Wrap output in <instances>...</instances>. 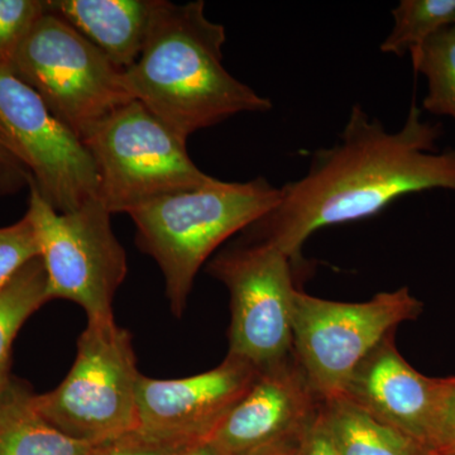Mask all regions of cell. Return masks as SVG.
<instances>
[{
  "label": "cell",
  "instance_id": "obj_1",
  "mask_svg": "<svg viewBox=\"0 0 455 455\" xmlns=\"http://www.w3.org/2000/svg\"><path fill=\"white\" fill-rule=\"evenodd\" d=\"M440 136L442 124L423 121L415 104L396 132L355 104L337 142L314 152L307 172L280 188L276 208L245 230L298 265L322 228L367 220L409 194L455 191V148L438 154Z\"/></svg>",
  "mask_w": 455,
  "mask_h": 455
},
{
  "label": "cell",
  "instance_id": "obj_2",
  "mask_svg": "<svg viewBox=\"0 0 455 455\" xmlns=\"http://www.w3.org/2000/svg\"><path fill=\"white\" fill-rule=\"evenodd\" d=\"M226 27L203 0H156L142 52L124 71L134 100L184 140L241 113L272 109L269 99L239 82L223 64Z\"/></svg>",
  "mask_w": 455,
  "mask_h": 455
},
{
  "label": "cell",
  "instance_id": "obj_3",
  "mask_svg": "<svg viewBox=\"0 0 455 455\" xmlns=\"http://www.w3.org/2000/svg\"><path fill=\"white\" fill-rule=\"evenodd\" d=\"M281 200L267 179L226 182L158 197L130 212L136 242L164 277L171 311L181 316L199 269L230 236L247 229Z\"/></svg>",
  "mask_w": 455,
  "mask_h": 455
},
{
  "label": "cell",
  "instance_id": "obj_4",
  "mask_svg": "<svg viewBox=\"0 0 455 455\" xmlns=\"http://www.w3.org/2000/svg\"><path fill=\"white\" fill-rule=\"evenodd\" d=\"M8 68L82 142L108 116L134 100L124 71L49 9L18 47Z\"/></svg>",
  "mask_w": 455,
  "mask_h": 455
},
{
  "label": "cell",
  "instance_id": "obj_5",
  "mask_svg": "<svg viewBox=\"0 0 455 455\" xmlns=\"http://www.w3.org/2000/svg\"><path fill=\"white\" fill-rule=\"evenodd\" d=\"M140 377L130 331L116 322H88L70 372L33 403L68 438L100 445L137 430Z\"/></svg>",
  "mask_w": 455,
  "mask_h": 455
},
{
  "label": "cell",
  "instance_id": "obj_6",
  "mask_svg": "<svg viewBox=\"0 0 455 455\" xmlns=\"http://www.w3.org/2000/svg\"><path fill=\"white\" fill-rule=\"evenodd\" d=\"M188 140L140 101L119 108L84 142L99 178V200L110 214L212 182L188 156Z\"/></svg>",
  "mask_w": 455,
  "mask_h": 455
},
{
  "label": "cell",
  "instance_id": "obj_7",
  "mask_svg": "<svg viewBox=\"0 0 455 455\" xmlns=\"http://www.w3.org/2000/svg\"><path fill=\"white\" fill-rule=\"evenodd\" d=\"M28 209L47 275L49 301H73L89 323L114 322V296L127 276V256L100 200L60 212L29 182Z\"/></svg>",
  "mask_w": 455,
  "mask_h": 455
},
{
  "label": "cell",
  "instance_id": "obj_8",
  "mask_svg": "<svg viewBox=\"0 0 455 455\" xmlns=\"http://www.w3.org/2000/svg\"><path fill=\"white\" fill-rule=\"evenodd\" d=\"M421 309L423 304L406 287L364 302L324 300L296 289L293 355L320 400L340 397L359 363Z\"/></svg>",
  "mask_w": 455,
  "mask_h": 455
},
{
  "label": "cell",
  "instance_id": "obj_9",
  "mask_svg": "<svg viewBox=\"0 0 455 455\" xmlns=\"http://www.w3.org/2000/svg\"><path fill=\"white\" fill-rule=\"evenodd\" d=\"M292 260L275 245L252 238L217 254L208 272L230 296L229 353L257 371L291 357Z\"/></svg>",
  "mask_w": 455,
  "mask_h": 455
},
{
  "label": "cell",
  "instance_id": "obj_10",
  "mask_svg": "<svg viewBox=\"0 0 455 455\" xmlns=\"http://www.w3.org/2000/svg\"><path fill=\"white\" fill-rule=\"evenodd\" d=\"M0 140L26 167L31 184L55 211L99 199L97 166L84 142L40 95L0 65Z\"/></svg>",
  "mask_w": 455,
  "mask_h": 455
},
{
  "label": "cell",
  "instance_id": "obj_11",
  "mask_svg": "<svg viewBox=\"0 0 455 455\" xmlns=\"http://www.w3.org/2000/svg\"><path fill=\"white\" fill-rule=\"evenodd\" d=\"M322 401L295 355L259 371L211 440L229 455H274L300 449Z\"/></svg>",
  "mask_w": 455,
  "mask_h": 455
},
{
  "label": "cell",
  "instance_id": "obj_12",
  "mask_svg": "<svg viewBox=\"0 0 455 455\" xmlns=\"http://www.w3.org/2000/svg\"><path fill=\"white\" fill-rule=\"evenodd\" d=\"M257 374L252 364L229 355L220 366L185 379L140 374L137 430L149 438L185 444L211 439Z\"/></svg>",
  "mask_w": 455,
  "mask_h": 455
},
{
  "label": "cell",
  "instance_id": "obj_13",
  "mask_svg": "<svg viewBox=\"0 0 455 455\" xmlns=\"http://www.w3.org/2000/svg\"><path fill=\"white\" fill-rule=\"evenodd\" d=\"M448 379H427L401 357L395 333L355 368L340 397L433 451Z\"/></svg>",
  "mask_w": 455,
  "mask_h": 455
},
{
  "label": "cell",
  "instance_id": "obj_14",
  "mask_svg": "<svg viewBox=\"0 0 455 455\" xmlns=\"http://www.w3.org/2000/svg\"><path fill=\"white\" fill-rule=\"evenodd\" d=\"M156 0H47L65 20L113 62L128 70L139 59Z\"/></svg>",
  "mask_w": 455,
  "mask_h": 455
},
{
  "label": "cell",
  "instance_id": "obj_15",
  "mask_svg": "<svg viewBox=\"0 0 455 455\" xmlns=\"http://www.w3.org/2000/svg\"><path fill=\"white\" fill-rule=\"evenodd\" d=\"M25 382L9 379L0 390V455H89L99 445L79 442L47 423Z\"/></svg>",
  "mask_w": 455,
  "mask_h": 455
},
{
  "label": "cell",
  "instance_id": "obj_16",
  "mask_svg": "<svg viewBox=\"0 0 455 455\" xmlns=\"http://www.w3.org/2000/svg\"><path fill=\"white\" fill-rule=\"evenodd\" d=\"M320 418L339 455H427L423 445L344 397L323 400Z\"/></svg>",
  "mask_w": 455,
  "mask_h": 455
},
{
  "label": "cell",
  "instance_id": "obj_17",
  "mask_svg": "<svg viewBox=\"0 0 455 455\" xmlns=\"http://www.w3.org/2000/svg\"><path fill=\"white\" fill-rule=\"evenodd\" d=\"M46 302L47 275L41 257L31 260L0 290V390L11 379L12 346L17 334Z\"/></svg>",
  "mask_w": 455,
  "mask_h": 455
},
{
  "label": "cell",
  "instance_id": "obj_18",
  "mask_svg": "<svg viewBox=\"0 0 455 455\" xmlns=\"http://www.w3.org/2000/svg\"><path fill=\"white\" fill-rule=\"evenodd\" d=\"M392 18L394 26L379 49L401 57L455 25V0H401L392 11Z\"/></svg>",
  "mask_w": 455,
  "mask_h": 455
},
{
  "label": "cell",
  "instance_id": "obj_19",
  "mask_svg": "<svg viewBox=\"0 0 455 455\" xmlns=\"http://www.w3.org/2000/svg\"><path fill=\"white\" fill-rule=\"evenodd\" d=\"M410 56L415 73L427 77L424 109L455 121V25L434 35Z\"/></svg>",
  "mask_w": 455,
  "mask_h": 455
},
{
  "label": "cell",
  "instance_id": "obj_20",
  "mask_svg": "<svg viewBox=\"0 0 455 455\" xmlns=\"http://www.w3.org/2000/svg\"><path fill=\"white\" fill-rule=\"evenodd\" d=\"M47 12V0H0V65L8 68L32 27Z\"/></svg>",
  "mask_w": 455,
  "mask_h": 455
},
{
  "label": "cell",
  "instance_id": "obj_21",
  "mask_svg": "<svg viewBox=\"0 0 455 455\" xmlns=\"http://www.w3.org/2000/svg\"><path fill=\"white\" fill-rule=\"evenodd\" d=\"M40 254L35 228L27 215L12 226L0 228V290Z\"/></svg>",
  "mask_w": 455,
  "mask_h": 455
},
{
  "label": "cell",
  "instance_id": "obj_22",
  "mask_svg": "<svg viewBox=\"0 0 455 455\" xmlns=\"http://www.w3.org/2000/svg\"><path fill=\"white\" fill-rule=\"evenodd\" d=\"M190 445L193 444L149 438L134 430L121 438L99 445L89 455H179Z\"/></svg>",
  "mask_w": 455,
  "mask_h": 455
},
{
  "label": "cell",
  "instance_id": "obj_23",
  "mask_svg": "<svg viewBox=\"0 0 455 455\" xmlns=\"http://www.w3.org/2000/svg\"><path fill=\"white\" fill-rule=\"evenodd\" d=\"M31 175L0 140V197L12 196L29 188Z\"/></svg>",
  "mask_w": 455,
  "mask_h": 455
},
{
  "label": "cell",
  "instance_id": "obj_24",
  "mask_svg": "<svg viewBox=\"0 0 455 455\" xmlns=\"http://www.w3.org/2000/svg\"><path fill=\"white\" fill-rule=\"evenodd\" d=\"M433 453L455 454V379H449Z\"/></svg>",
  "mask_w": 455,
  "mask_h": 455
},
{
  "label": "cell",
  "instance_id": "obj_25",
  "mask_svg": "<svg viewBox=\"0 0 455 455\" xmlns=\"http://www.w3.org/2000/svg\"><path fill=\"white\" fill-rule=\"evenodd\" d=\"M300 455H339L322 418L317 415L300 448Z\"/></svg>",
  "mask_w": 455,
  "mask_h": 455
},
{
  "label": "cell",
  "instance_id": "obj_26",
  "mask_svg": "<svg viewBox=\"0 0 455 455\" xmlns=\"http://www.w3.org/2000/svg\"><path fill=\"white\" fill-rule=\"evenodd\" d=\"M179 455H229L227 454L223 449L218 447L211 439L202 440L196 444L185 449L182 453Z\"/></svg>",
  "mask_w": 455,
  "mask_h": 455
},
{
  "label": "cell",
  "instance_id": "obj_27",
  "mask_svg": "<svg viewBox=\"0 0 455 455\" xmlns=\"http://www.w3.org/2000/svg\"><path fill=\"white\" fill-rule=\"evenodd\" d=\"M274 455H300V449H296V451H281V453Z\"/></svg>",
  "mask_w": 455,
  "mask_h": 455
},
{
  "label": "cell",
  "instance_id": "obj_28",
  "mask_svg": "<svg viewBox=\"0 0 455 455\" xmlns=\"http://www.w3.org/2000/svg\"><path fill=\"white\" fill-rule=\"evenodd\" d=\"M427 455H455V454H445V453H433V451H429Z\"/></svg>",
  "mask_w": 455,
  "mask_h": 455
}]
</instances>
